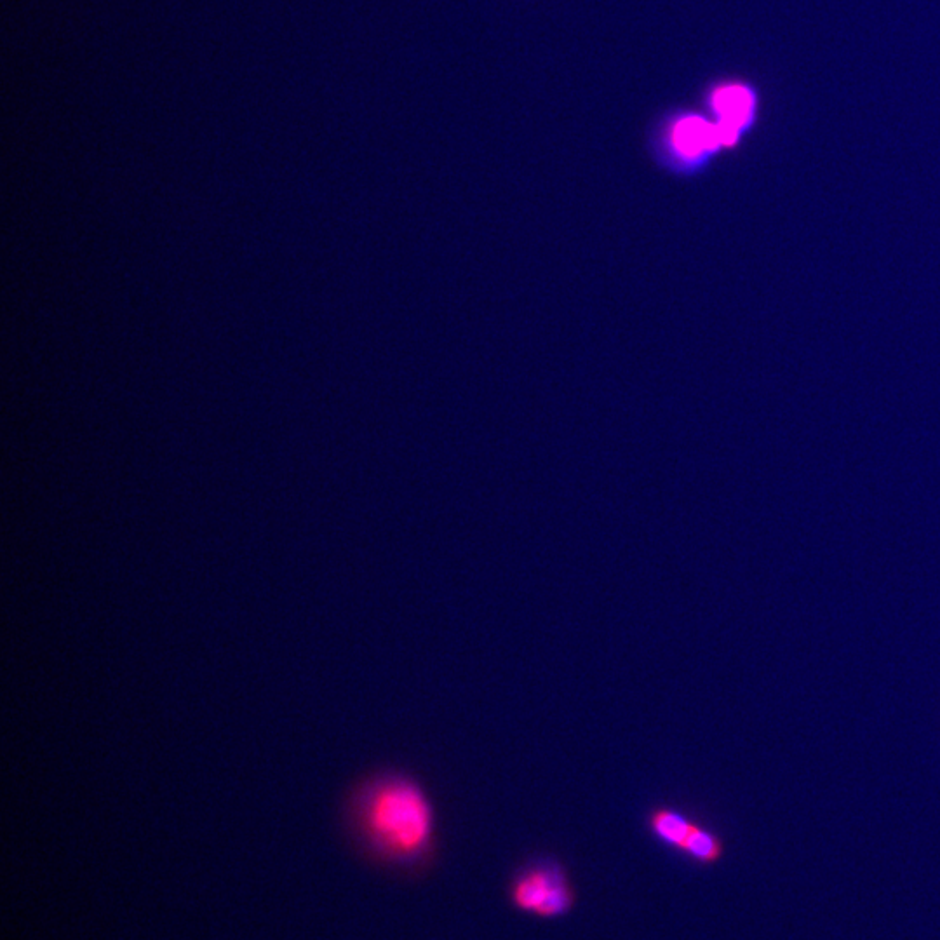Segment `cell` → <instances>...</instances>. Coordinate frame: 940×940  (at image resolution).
<instances>
[{
  "label": "cell",
  "instance_id": "cell-4",
  "mask_svg": "<svg viewBox=\"0 0 940 940\" xmlns=\"http://www.w3.org/2000/svg\"><path fill=\"white\" fill-rule=\"evenodd\" d=\"M653 838L699 864H716L723 857V843L716 834L669 806H658L646 819Z\"/></svg>",
  "mask_w": 940,
  "mask_h": 940
},
{
  "label": "cell",
  "instance_id": "cell-1",
  "mask_svg": "<svg viewBox=\"0 0 940 940\" xmlns=\"http://www.w3.org/2000/svg\"><path fill=\"white\" fill-rule=\"evenodd\" d=\"M350 833L378 864L413 869L436 850V808L410 775L387 772L357 789L349 805Z\"/></svg>",
  "mask_w": 940,
  "mask_h": 940
},
{
  "label": "cell",
  "instance_id": "cell-5",
  "mask_svg": "<svg viewBox=\"0 0 940 940\" xmlns=\"http://www.w3.org/2000/svg\"><path fill=\"white\" fill-rule=\"evenodd\" d=\"M707 110L718 124L725 148L739 141L742 131L751 128L756 114L754 89L742 82H719L707 93Z\"/></svg>",
  "mask_w": 940,
  "mask_h": 940
},
{
  "label": "cell",
  "instance_id": "cell-2",
  "mask_svg": "<svg viewBox=\"0 0 940 940\" xmlns=\"http://www.w3.org/2000/svg\"><path fill=\"white\" fill-rule=\"evenodd\" d=\"M719 148L725 145L718 124L692 110L669 112L653 128V155L676 171L697 168Z\"/></svg>",
  "mask_w": 940,
  "mask_h": 940
},
{
  "label": "cell",
  "instance_id": "cell-3",
  "mask_svg": "<svg viewBox=\"0 0 940 940\" xmlns=\"http://www.w3.org/2000/svg\"><path fill=\"white\" fill-rule=\"evenodd\" d=\"M509 897L521 913L554 920L575 906V890L563 864L552 857H537L524 864L511 881Z\"/></svg>",
  "mask_w": 940,
  "mask_h": 940
}]
</instances>
